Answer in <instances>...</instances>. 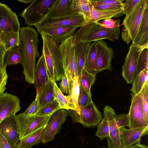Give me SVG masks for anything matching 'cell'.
Listing matches in <instances>:
<instances>
[{
	"label": "cell",
	"mask_w": 148,
	"mask_h": 148,
	"mask_svg": "<svg viewBox=\"0 0 148 148\" xmlns=\"http://www.w3.org/2000/svg\"><path fill=\"white\" fill-rule=\"evenodd\" d=\"M18 16L7 5L0 3V44L12 34L21 29Z\"/></svg>",
	"instance_id": "obj_6"
},
{
	"label": "cell",
	"mask_w": 148,
	"mask_h": 148,
	"mask_svg": "<svg viewBox=\"0 0 148 148\" xmlns=\"http://www.w3.org/2000/svg\"><path fill=\"white\" fill-rule=\"evenodd\" d=\"M55 82L49 78L47 83L36 91V98L38 101V110L54 99L53 94Z\"/></svg>",
	"instance_id": "obj_22"
},
{
	"label": "cell",
	"mask_w": 148,
	"mask_h": 148,
	"mask_svg": "<svg viewBox=\"0 0 148 148\" xmlns=\"http://www.w3.org/2000/svg\"><path fill=\"white\" fill-rule=\"evenodd\" d=\"M38 110V101L37 99L36 98L35 100L23 113L25 115H32L35 114Z\"/></svg>",
	"instance_id": "obj_46"
},
{
	"label": "cell",
	"mask_w": 148,
	"mask_h": 148,
	"mask_svg": "<svg viewBox=\"0 0 148 148\" xmlns=\"http://www.w3.org/2000/svg\"><path fill=\"white\" fill-rule=\"evenodd\" d=\"M60 53L69 85V95L71 93L73 79L78 77L75 36H72L61 43Z\"/></svg>",
	"instance_id": "obj_3"
},
{
	"label": "cell",
	"mask_w": 148,
	"mask_h": 148,
	"mask_svg": "<svg viewBox=\"0 0 148 148\" xmlns=\"http://www.w3.org/2000/svg\"><path fill=\"white\" fill-rule=\"evenodd\" d=\"M80 92L79 77L74 78L73 79L72 88L70 94L66 96L69 106L71 109L75 110L79 114V108L78 100Z\"/></svg>",
	"instance_id": "obj_28"
},
{
	"label": "cell",
	"mask_w": 148,
	"mask_h": 148,
	"mask_svg": "<svg viewBox=\"0 0 148 148\" xmlns=\"http://www.w3.org/2000/svg\"><path fill=\"white\" fill-rule=\"evenodd\" d=\"M45 126L41 127L32 132L20 140L16 145L18 146H33L42 143L41 136Z\"/></svg>",
	"instance_id": "obj_30"
},
{
	"label": "cell",
	"mask_w": 148,
	"mask_h": 148,
	"mask_svg": "<svg viewBox=\"0 0 148 148\" xmlns=\"http://www.w3.org/2000/svg\"><path fill=\"white\" fill-rule=\"evenodd\" d=\"M79 88L80 92L78 100L79 108L86 106L92 101L91 95L87 92L80 85Z\"/></svg>",
	"instance_id": "obj_40"
},
{
	"label": "cell",
	"mask_w": 148,
	"mask_h": 148,
	"mask_svg": "<svg viewBox=\"0 0 148 148\" xmlns=\"http://www.w3.org/2000/svg\"><path fill=\"white\" fill-rule=\"evenodd\" d=\"M34 0H18V1L25 3H31Z\"/></svg>",
	"instance_id": "obj_52"
},
{
	"label": "cell",
	"mask_w": 148,
	"mask_h": 148,
	"mask_svg": "<svg viewBox=\"0 0 148 148\" xmlns=\"http://www.w3.org/2000/svg\"><path fill=\"white\" fill-rule=\"evenodd\" d=\"M96 74L105 70L112 71L111 61L114 53L113 49L108 47L103 40L96 41Z\"/></svg>",
	"instance_id": "obj_13"
},
{
	"label": "cell",
	"mask_w": 148,
	"mask_h": 148,
	"mask_svg": "<svg viewBox=\"0 0 148 148\" xmlns=\"http://www.w3.org/2000/svg\"><path fill=\"white\" fill-rule=\"evenodd\" d=\"M53 114L46 115H28L23 112L16 115L20 140L35 130L45 126Z\"/></svg>",
	"instance_id": "obj_8"
},
{
	"label": "cell",
	"mask_w": 148,
	"mask_h": 148,
	"mask_svg": "<svg viewBox=\"0 0 148 148\" xmlns=\"http://www.w3.org/2000/svg\"><path fill=\"white\" fill-rule=\"evenodd\" d=\"M39 34L31 27H22L19 33V47L23 55L21 64L25 80L29 83L34 84L36 60L40 55L38 46Z\"/></svg>",
	"instance_id": "obj_1"
},
{
	"label": "cell",
	"mask_w": 148,
	"mask_h": 148,
	"mask_svg": "<svg viewBox=\"0 0 148 148\" xmlns=\"http://www.w3.org/2000/svg\"><path fill=\"white\" fill-rule=\"evenodd\" d=\"M41 35L43 41L45 43L52 60L55 71L56 81H60L65 73L59 49V45L53 39L42 32Z\"/></svg>",
	"instance_id": "obj_16"
},
{
	"label": "cell",
	"mask_w": 148,
	"mask_h": 148,
	"mask_svg": "<svg viewBox=\"0 0 148 148\" xmlns=\"http://www.w3.org/2000/svg\"><path fill=\"white\" fill-rule=\"evenodd\" d=\"M20 102L16 96L7 92L0 95V123L5 118L20 110Z\"/></svg>",
	"instance_id": "obj_17"
},
{
	"label": "cell",
	"mask_w": 148,
	"mask_h": 148,
	"mask_svg": "<svg viewBox=\"0 0 148 148\" xmlns=\"http://www.w3.org/2000/svg\"><path fill=\"white\" fill-rule=\"evenodd\" d=\"M86 23L82 15H78L56 20L52 21L39 23L34 26L37 30L42 29L58 27L75 26L80 27Z\"/></svg>",
	"instance_id": "obj_20"
},
{
	"label": "cell",
	"mask_w": 148,
	"mask_h": 148,
	"mask_svg": "<svg viewBox=\"0 0 148 148\" xmlns=\"http://www.w3.org/2000/svg\"><path fill=\"white\" fill-rule=\"evenodd\" d=\"M67 110L74 123H80L86 127L97 126L103 119L101 113L93 101L86 106L79 107V114L73 110Z\"/></svg>",
	"instance_id": "obj_7"
},
{
	"label": "cell",
	"mask_w": 148,
	"mask_h": 148,
	"mask_svg": "<svg viewBox=\"0 0 148 148\" xmlns=\"http://www.w3.org/2000/svg\"><path fill=\"white\" fill-rule=\"evenodd\" d=\"M19 32L14 33L5 40L3 46L6 51L13 47L19 46Z\"/></svg>",
	"instance_id": "obj_39"
},
{
	"label": "cell",
	"mask_w": 148,
	"mask_h": 148,
	"mask_svg": "<svg viewBox=\"0 0 148 148\" xmlns=\"http://www.w3.org/2000/svg\"><path fill=\"white\" fill-rule=\"evenodd\" d=\"M96 58L97 43L95 41L90 44L86 59L84 68L88 72L96 74Z\"/></svg>",
	"instance_id": "obj_29"
},
{
	"label": "cell",
	"mask_w": 148,
	"mask_h": 148,
	"mask_svg": "<svg viewBox=\"0 0 148 148\" xmlns=\"http://www.w3.org/2000/svg\"><path fill=\"white\" fill-rule=\"evenodd\" d=\"M148 71L144 70L136 76L132 82V92L135 94L139 93L145 82L148 81Z\"/></svg>",
	"instance_id": "obj_32"
},
{
	"label": "cell",
	"mask_w": 148,
	"mask_h": 148,
	"mask_svg": "<svg viewBox=\"0 0 148 148\" xmlns=\"http://www.w3.org/2000/svg\"><path fill=\"white\" fill-rule=\"evenodd\" d=\"M59 83L60 89L62 92L69 94V89L68 82L65 74L64 73L61 77Z\"/></svg>",
	"instance_id": "obj_48"
},
{
	"label": "cell",
	"mask_w": 148,
	"mask_h": 148,
	"mask_svg": "<svg viewBox=\"0 0 148 148\" xmlns=\"http://www.w3.org/2000/svg\"><path fill=\"white\" fill-rule=\"evenodd\" d=\"M120 27L108 29L102 26L99 21L87 23L80 27L73 36L75 42H90L106 39L113 41L119 39Z\"/></svg>",
	"instance_id": "obj_2"
},
{
	"label": "cell",
	"mask_w": 148,
	"mask_h": 148,
	"mask_svg": "<svg viewBox=\"0 0 148 148\" xmlns=\"http://www.w3.org/2000/svg\"><path fill=\"white\" fill-rule=\"evenodd\" d=\"M90 42H75L79 77L80 76L84 68L86 59Z\"/></svg>",
	"instance_id": "obj_25"
},
{
	"label": "cell",
	"mask_w": 148,
	"mask_h": 148,
	"mask_svg": "<svg viewBox=\"0 0 148 148\" xmlns=\"http://www.w3.org/2000/svg\"><path fill=\"white\" fill-rule=\"evenodd\" d=\"M110 131V128L106 116L103 115V117L97 127V130L95 133L96 136L102 140L107 138Z\"/></svg>",
	"instance_id": "obj_38"
},
{
	"label": "cell",
	"mask_w": 148,
	"mask_h": 148,
	"mask_svg": "<svg viewBox=\"0 0 148 148\" xmlns=\"http://www.w3.org/2000/svg\"><path fill=\"white\" fill-rule=\"evenodd\" d=\"M92 5L101 4L122 5L123 0H89Z\"/></svg>",
	"instance_id": "obj_44"
},
{
	"label": "cell",
	"mask_w": 148,
	"mask_h": 148,
	"mask_svg": "<svg viewBox=\"0 0 148 148\" xmlns=\"http://www.w3.org/2000/svg\"><path fill=\"white\" fill-rule=\"evenodd\" d=\"M140 0H127L122 5L124 14L128 15L133 10L136 4Z\"/></svg>",
	"instance_id": "obj_43"
},
{
	"label": "cell",
	"mask_w": 148,
	"mask_h": 148,
	"mask_svg": "<svg viewBox=\"0 0 148 148\" xmlns=\"http://www.w3.org/2000/svg\"><path fill=\"white\" fill-rule=\"evenodd\" d=\"M132 44L140 46L148 45V3L144 9L137 34Z\"/></svg>",
	"instance_id": "obj_21"
},
{
	"label": "cell",
	"mask_w": 148,
	"mask_h": 148,
	"mask_svg": "<svg viewBox=\"0 0 148 148\" xmlns=\"http://www.w3.org/2000/svg\"><path fill=\"white\" fill-rule=\"evenodd\" d=\"M93 8L98 10H113L122 9V5L101 4L92 5Z\"/></svg>",
	"instance_id": "obj_47"
},
{
	"label": "cell",
	"mask_w": 148,
	"mask_h": 148,
	"mask_svg": "<svg viewBox=\"0 0 148 148\" xmlns=\"http://www.w3.org/2000/svg\"><path fill=\"white\" fill-rule=\"evenodd\" d=\"M23 55L19 46L11 48L6 51L4 55L3 66H9L18 63L22 64Z\"/></svg>",
	"instance_id": "obj_26"
},
{
	"label": "cell",
	"mask_w": 148,
	"mask_h": 148,
	"mask_svg": "<svg viewBox=\"0 0 148 148\" xmlns=\"http://www.w3.org/2000/svg\"><path fill=\"white\" fill-rule=\"evenodd\" d=\"M6 68L5 66L0 67V95L4 93L6 89L8 77Z\"/></svg>",
	"instance_id": "obj_42"
},
{
	"label": "cell",
	"mask_w": 148,
	"mask_h": 148,
	"mask_svg": "<svg viewBox=\"0 0 148 148\" xmlns=\"http://www.w3.org/2000/svg\"><path fill=\"white\" fill-rule=\"evenodd\" d=\"M53 97L57 101L61 109H71L69 106L66 96H64L58 87L56 82L54 84V92Z\"/></svg>",
	"instance_id": "obj_36"
},
{
	"label": "cell",
	"mask_w": 148,
	"mask_h": 148,
	"mask_svg": "<svg viewBox=\"0 0 148 148\" xmlns=\"http://www.w3.org/2000/svg\"><path fill=\"white\" fill-rule=\"evenodd\" d=\"M32 146L29 145L26 146H18L16 145L14 148H32Z\"/></svg>",
	"instance_id": "obj_53"
},
{
	"label": "cell",
	"mask_w": 148,
	"mask_h": 148,
	"mask_svg": "<svg viewBox=\"0 0 148 148\" xmlns=\"http://www.w3.org/2000/svg\"><path fill=\"white\" fill-rule=\"evenodd\" d=\"M103 115L107 120L110 128L107 137L108 148H122L120 129L117 126L115 119V112L112 108L106 106L103 108Z\"/></svg>",
	"instance_id": "obj_14"
},
{
	"label": "cell",
	"mask_w": 148,
	"mask_h": 148,
	"mask_svg": "<svg viewBox=\"0 0 148 148\" xmlns=\"http://www.w3.org/2000/svg\"><path fill=\"white\" fill-rule=\"evenodd\" d=\"M42 55L44 58L49 77L53 81L56 82V75L53 62L48 48L44 41H43Z\"/></svg>",
	"instance_id": "obj_33"
},
{
	"label": "cell",
	"mask_w": 148,
	"mask_h": 148,
	"mask_svg": "<svg viewBox=\"0 0 148 148\" xmlns=\"http://www.w3.org/2000/svg\"><path fill=\"white\" fill-rule=\"evenodd\" d=\"M132 100L129 113L130 129H141L148 126L144 118L141 99L139 93H130Z\"/></svg>",
	"instance_id": "obj_11"
},
{
	"label": "cell",
	"mask_w": 148,
	"mask_h": 148,
	"mask_svg": "<svg viewBox=\"0 0 148 148\" xmlns=\"http://www.w3.org/2000/svg\"><path fill=\"white\" fill-rule=\"evenodd\" d=\"M148 81L146 82L139 93L140 97L145 121L148 124Z\"/></svg>",
	"instance_id": "obj_34"
},
{
	"label": "cell",
	"mask_w": 148,
	"mask_h": 148,
	"mask_svg": "<svg viewBox=\"0 0 148 148\" xmlns=\"http://www.w3.org/2000/svg\"><path fill=\"white\" fill-rule=\"evenodd\" d=\"M88 2L90 12L91 19L87 23L99 21L102 19L119 17L124 14V11L122 8L108 10H98L93 8L89 1V0H88Z\"/></svg>",
	"instance_id": "obj_24"
},
{
	"label": "cell",
	"mask_w": 148,
	"mask_h": 148,
	"mask_svg": "<svg viewBox=\"0 0 148 148\" xmlns=\"http://www.w3.org/2000/svg\"><path fill=\"white\" fill-rule=\"evenodd\" d=\"M122 148H127L134 144L140 143L142 136L148 134V126L137 129H120Z\"/></svg>",
	"instance_id": "obj_19"
},
{
	"label": "cell",
	"mask_w": 148,
	"mask_h": 148,
	"mask_svg": "<svg viewBox=\"0 0 148 148\" xmlns=\"http://www.w3.org/2000/svg\"><path fill=\"white\" fill-rule=\"evenodd\" d=\"M127 148H148L147 146L140 143H137Z\"/></svg>",
	"instance_id": "obj_51"
},
{
	"label": "cell",
	"mask_w": 148,
	"mask_h": 148,
	"mask_svg": "<svg viewBox=\"0 0 148 148\" xmlns=\"http://www.w3.org/2000/svg\"><path fill=\"white\" fill-rule=\"evenodd\" d=\"M148 45L143 46L132 44L126 57L122 67V75L128 84L132 83L136 76L137 63L142 50Z\"/></svg>",
	"instance_id": "obj_9"
},
{
	"label": "cell",
	"mask_w": 148,
	"mask_h": 148,
	"mask_svg": "<svg viewBox=\"0 0 148 148\" xmlns=\"http://www.w3.org/2000/svg\"><path fill=\"white\" fill-rule=\"evenodd\" d=\"M5 51L3 45L0 44V67L3 66L4 57Z\"/></svg>",
	"instance_id": "obj_50"
},
{
	"label": "cell",
	"mask_w": 148,
	"mask_h": 148,
	"mask_svg": "<svg viewBox=\"0 0 148 148\" xmlns=\"http://www.w3.org/2000/svg\"><path fill=\"white\" fill-rule=\"evenodd\" d=\"M72 0H56L49 11L39 23L80 15L75 14L72 8Z\"/></svg>",
	"instance_id": "obj_12"
},
{
	"label": "cell",
	"mask_w": 148,
	"mask_h": 148,
	"mask_svg": "<svg viewBox=\"0 0 148 148\" xmlns=\"http://www.w3.org/2000/svg\"><path fill=\"white\" fill-rule=\"evenodd\" d=\"M115 119L116 125L120 129L128 127L129 121L128 114H119L116 115Z\"/></svg>",
	"instance_id": "obj_41"
},
{
	"label": "cell",
	"mask_w": 148,
	"mask_h": 148,
	"mask_svg": "<svg viewBox=\"0 0 148 148\" xmlns=\"http://www.w3.org/2000/svg\"><path fill=\"white\" fill-rule=\"evenodd\" d=\"M67 116L65 109H60L53 113L50 118L43 131L42 143H46L53 140L55 136L59 133L61 126Z\"/></svg>",
	"instance_id": "obj_10"
},
{
	"label": "cell",
	"mask_w": 148,
	"mask_h": 148,
	"mask_svg": "<svg viewBox=\"0 0 148 148\" xmlns=\"http://www.w3.org/2000/svg\"><path fill=\"white\" fill-rule=\"evenodd\" d=\"M49 78L44 58L42 54L36 64L35 71L34 84L36 91L47 83Z\"/></svg>",
	"instance_id": "obj_23"
},
{
	"label": "cell",
	"mask_w": 148,
	"mask_h": 148,
	"mask_svg": "<svg viewBox=\"0 0 148 148\" xmlns=\"http://www.w3.org/2000/svg\"><path fill=\"white\" fill-rule=\"evenodd\" d=\"M77 26H69L42 29L37 30L42 32L53 39L57 43H62L75 33Z\"/></svg>",
	"instance_id": "obj_18"
},
{
	"label": "cell",
	"mask_w": 148,
	"mask_h": 148,
	"mask_svg": "<svg viewBox=\"0 0 148 148\" xmlns=\"http://www.w3.org/2000/svg\"><path fill=\"white\" fill-rule=\"evenodd\" d=\"M0 148H11L5 138L0 132Z\"/></svg>",
	"instance_id": "obj_49"
},
{
	"label": "cell",
	"mask_w": 148,
	"mask_h": 148,
	"mask_svg": "<svg viewBox=\"0 0 148 148\" xmlns=\"http://www.w3.org/2000/svg\"><path fill=\"white\" fill-rule=\"evenodd\" d=\"M56 0H34L20 14L25 23L29 27L40 23Z\"/></svg>",
	"instance_id": "obj_5"
},
{
	"label": "cell",
	"mask_w": 148,
	"mask_h": 148,
	"mask_svg": "<svg viewBox=\"0 0 148 148\" xmlns=\"http://www.w3.org/2000/svg\"><path fill=\"white\" fill-rule=\"evenodd\" d=\"M61 109L57 101L54 99L40 109L34 114L38 115H46L53 114Z\"/></svg>",
	"instance_id": "obj_37"
},
{
	"label": "cell",
	"mask_w": 148,
	"mask_h": 148,
	"mask_svg": "<svg viewBox=\"0 0 148 148\" xmlns=\"http://www.w3.org/2000/svg\"><path fill=\"white\" fill-rule=\"evenodd\" d=\"M96 74L88 72L85 68L79 77V84L89 94H91L90 89L95 82Z\"/></svg>",
	"instance_id": "obj_31"
},
{
	"label": "cell",
	"mask_w": 148,
	"mask_h": 148,
	"mask_svg": "<svg viewBox=\"0 0 148 148\" xmlns=\"http://www.w3.org/2000/svg\"><path fill=\"white\" fill-rule=\"evenodd\" d=\"M120 19L115 21L111 18H107L99 22L102 26L105 28L112 29L120 27Z\"/></svg>",
	"instance_id": "obj_45"
},
{
	"label": "cell",
	"mask_w": 148,
	"mask_h": 148,
	"mask_svg": "<svg viewBox=\"0 0 148 148\" xmlns=\"http://www.w3.org/2000/svg\"><path fill=\"white\" fill-rule=\"evenodd\" d=\"M148 3V0H140L132 12L123 19L121 38L127 44L135 38L144 9Z\"/></svg>",
	"instance_id": "obj_4"
},
{
	"label": "cell",
	"mask_w": 148,
	"mask_h": 148,
	"mask_svg": "<svg viewBox=\"0 0 148 148\" xmlns=\"http://www.w3.org/2000/svg\"><path fill=\"white\" fill-rule=\"evenodd\" d=\"M72 8L75 14L83 15L85 23L91 20L88 0H72Z\"/></svg>",
	"instance_id": "obj_27"
},
{
	"label": "cell",
	"mask_w": 148,
	"mask_h": 148,
	"mask_svg": "<svg viewBox=\"0 0 148 148\" xmlns=\"http://www.w3.org/2000/svg\"><path fill=\"white\" fill-rule=\"evenodd\" d=\"M105 148V147H103V148Z\"/></svg>",
	"instance_id": "obj_54"
},
{
	"label": "cell",
	"mask_w": 148,
	"mask_h": 148,
	"mask_svg": "<svg viewBox=\"0 0 148 148\" xmlns=\"http://www.w3.org/2000/svg\"><path fill=\"white\" fill-rule=\"evenodd\" d=\"M144 70H148V47L145 48L139 56L137 63L136 76Z\"/></svg>",
	"instance_id": "obj_35"
},
{
	"label": "cell",
	"mask_w": 148,
	"mask_h": 148,
	"mask_svg": "<svg viewBox=\"0 0 148 148\" xmlns=\"http://www.w3.org/2000/svg\"><path fill=\"white\" fill-rule=\"evenodd\" d=\"M0 132L11 148H14L20 140L16 116L13 114L4 119L0 123Z\"/></svg>",
	"instance_id": "obj_15"
}]
</instances>
